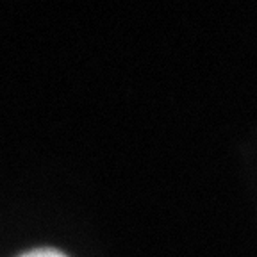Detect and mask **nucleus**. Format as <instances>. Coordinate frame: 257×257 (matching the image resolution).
<instances>
[{"label":"nucleus","mask_w":257,"mask_h":257,"mask_svg":"<svg viewBox=\"0 0 257 257\" xmlns=\"http://www.w3.org/2000/svg\"><path fill=\"white\" fill-rule=\"evenodd\" d=\"M20 257H66V255L52 248H40V250H32V252L24 253V255H20Z\"/></svg>","instance_id":"f257e3e1"}]
</instances>
